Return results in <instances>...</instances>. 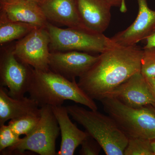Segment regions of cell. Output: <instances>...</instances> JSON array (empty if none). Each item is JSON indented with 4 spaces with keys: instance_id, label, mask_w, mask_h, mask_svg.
Wrapping results in <instances>:
<instances>
[{
    "instance_id": "603a6c76",
    "label": "cell",
    "mask_w": 155,
    "mask_h": 155,
    "mask_svg": "<svg viewBox=\"0 0 155 155\" xmlns=\"http://www.w3.org/2000/svg\"><path fill=\"white\" fill-rule=\"evenodd\" d=\"M111 7H117L119 8L122 13H126L127 11L126 0H104Z\"/></svg>"
},
{
    "instance_id": "7402d4cb",
    "label": "cell",
    "mask_w": 155,
    "mask_h": 155,
    "mask_svg": "<svg viewBox=\"0 0 155 155\" xmlns=\"http://www.w3.org/2000/svg\"><path fill=\"white\" fill-rule=\"evenodd\" d=\"M81 145L79 154L81 155H98L102 149L99 143L88 134Z\"/></svg>"
},
{
    "instance_id": "30bf717a",
    "label": "cell",
    "mask_w": 155,
    "mask_h": 155,
    "mask_svg": "<svg viewBox=\"0 0 155 155\" xmlns=\"http://www.w3.org/2000/svg\"><path fill=\"white\" fill-rule=\"evenodd\" d=\"M138 12L133 23L111 38L118 45L130 46L145 39L155 26V11L150 9L147 0H137Z\"/></svg>"
},
{
    "instance_id": "3957f363",
    "label": "cell",
    "mask_w": 155,
    "mask_h": 155,
    "mask_svg": "<svg viewBox=\"0 0 155 155\" xmlns=\"http://www.w3.org/2000/svg\"><path fill=\"white\" fill-rule=\"evenodd\" d=\"M66 107L69 116L99 143L106 155H124L128 137L110 116L76 105Z\"/></svg>"
},
{
    "instance_id": "9c48e42d",
    "label": "cell",
    "mask_w": 155,
    "mask_h": 155,
    "mask_svg": "<svg viewBox=\"0 0 155 155\" xmlns=\"http://www.w3.org/2000/svg\"><path fill=\"white\" fill-rule=\"evenodd\" d=\"M78 51H53L49 57V69L68 80H75L84 75L98 58Z\"/></svg>"
},
{
    "instance_id": "9a60e30c",
    "label": "cell",
    "mask_w": 155,
    "mask_h": 155,
    "mask_svg": "<svg viewBox=\"0 0 155 155\" xmlns=\"http://www.w3.org/2000/svg\"><path fill=\"white\" fill-rule=\"evenodd\" d=\"M58 121L61 133V141L59 155H72L76 148L81 145L88 133L81 130L72 123L69 117L67 107H51Z\"/></svg>"
},
{
    "instance_id": "52a82bcc",
    "label": "cell",
    "mask_w": 155,
    "mask_h": 155,
    "mask_svg": "<svg viewBox=\"0 0 155 155\" xmlns=\"http://www.w3.org/2000/svg\"><path fill=\"white\" fill-rule=\"evenodd\" d=\"M50 37L46 27H37L17 42L13 52L19 61L41 71L49 70Z\"/></svg>"
},
{
    "instance_id": "277c9868",
    "label": "cell",
    "mask_w": 155,
    "mask_h": 155,
    "mask_svg": "<svg viewBox=\"0 0 155 155\" xmlns=\"http://www.w3.org/2000/svg\"><path fill=\"white\" fill-rule=\"evenodd\" d=\"M100 101L104 110L114 119L128 138L155 140V106L149 105L140 108L130 107L110 97Z\"/></svg>"
},
{
    "instance_id": "5bb4252c",
    "label": "cell",
    "mask_w": 155,
    "mask_h": 155,
    "mask_svg": "<svg viewBox=\"0 0 155 155\" xmlns=\"http://www.w3.org/2000/svg\"><path fill=\"white\" fill-rule=\"evenodd\" d=\"M83 24L93 33L103 34L111 20L112 7L104 0H76Z\"/></svg>"
},
{
    "instance_id": "ba28073f",
    "label": "cell",
    "mask_w": 155,
    "mask_h": 155,
    "mask_svg": "<svg viewBox=\"0 0 155 155\" xmlns=\"http://www.w3.org/2000/svg\"><path fill=\"white\" fill-rule=\"evenodd\" d=\"M31 67L19 61L13 50L5 52L1 56V85L8 88V94L11 97L19 98L28 93L32 78Z\"/></svg>"
},
{
    "instance_id": "d6986e66",
    "label": "cell",
    "mask_w": 155,
    "mask_h": 155,
    "mask_svg": "<svg viewBox=\"0 0 155 155\" xmlns=\"http://www.w3.org/2000/svg\"><path fill=\"white\" fill-rule=\"evenodd\" d=\"M151 142L143 138H128L124 155H154Z\"/></svg>"
},
{
    "instance_id": "8fae6325",
    "label": "cell",
    "mask_w": 155,
    "mask_h": 155,
    "mask_svg": "<svg viewBox=\"0 0 155 155\" xmlns=\"http://www.w3.org/2000/svg\"><path fill=\"white\" fill-rule=\"evenodd\" d=\"M107 97L114 98L130 107L140 108L149 105L155 107V98L140 72L129 78Z\"/></svg>"
},
{
    "instance_id": "6da1fadb",
    "label": "cell",
    "mask_w": 155,
    "mask_h": 155,
    "mask_svg": "<svg viewBox=\"0 0 155 155\" xmlns=\"http://www.w3.org/2000/svg\"><path fill=\"white\" fill-rule=\"evenodd\" d=\"M143 49L117 45L100 54L88 71L79 78L78 86L89 97L101 101L129 78L140 72Z\"/></svg>"
},
{
    "instance_id": "8992f818",
    "label": "cell",
    "mask_w": 155,
    "mask_h": 155,
    "mask_svg": "<svg viewBox=\"0 0 155 155\" xmlns=\"http://www.w3.org/2000/svg\"><path fill=\"white\" fill-rule=\"evenodd\" d=\"M46 28L50 35V46L54 51H78L101 54L118 45L104 34L60 28L49 22Z\"/></svg>"
},
{
    "instance_id": "ac0fdd59",
    "label": "cell",
    "mask_w": 155,
    "mask_h": 155,
    "mask_svg": "<svg viewBox=\"0 0 155 155\" xmlns=\"http://www.w3.org/2000/svg\"><path fill=\"white\" fill-rule=\"evenodd\" d=\"M40 116L28 115L10 120L8 125L18 136L30 134L36 128Z\"/></svg>"
},
{
    "instance_id": "5b68a950",
    "label": "cell",
    "mask_w": 155,
    "mask_h": 155,
    "mask_svg": "<svg viewBox=\"0 0 155 155\" xmlns=\"http://www.w3.org/2000/svg\"><path fill=\"white\" fill-rule=\"evenodd\" d=\"M60 129L51 107H40V119L36 128L27 136L20 139L15 145L1 152V155L20 154L25 151L41 155H58L56 141Z\"/></svg>"
},
{
    "instance_id": "ffe728a7",
    "label": "cell",
    "mask_w": 155,
    "mask_h": 155,
    "mask_svg": "<svg viewBox=\"0 0 155 155\" xmlns=\"http://www.w3.org/2000/svg\"><path fill=\"white\" fill-rule=\"evenodd\" d=\"M140 72L145 78L155 77V47L143 48Z\"/></svg>"
},
{
    "instance_id": "e0dca14e",
    "label": "cell",
    "mask_w": 155,
    "mask_h": 155,
    "mask_svg": "<svg viewBox=\"0 0 155 155\" xmlns=\"http://www.w3.org/2000/svg\"><path fill=\"white\" fill-rule=\"evenodd\" d=\"M36 28L27 23L11 21L1 14L0 44L23 37Z\"/></svg>"
},
{
    "instance_id": "4fadbf2b",
    "label": "cell",
    "mask_w": 155,
    "mask_h": 155,
    "mask_svg": "<svg viewBox=\"0 0 155 155\" xmlns=\"http://www.w3.org/2000/svg\"><path fill=\"white\" fill-rule=\"evenodd\" d=\"M39 5L48 21L92 32L81 19L76 0H42Z\"/></svg>"
},
{
    "instance_id": "cb8c5ba5",
    "label": "cell",
    "mask_w": 155,
    "mask_h": 155,
    "mask_svg": "<svg viewBox=\"0 0 155 155\" xmlns=\"http://www.w3.org/2000/svg\"><path fill=\"white\" fill-rule=\"evenodd\" d=\"M143 41L145 45L143 48L155 47V26L149 36Z\"/></svg>"
},
{
    "instance_id": "d4e9b609",
    "label": "cell",
    "mask_w": 155,
    "mask_h": 155,
    "mask_svg": "<svg viewBox=\"0 0 155 155\" xmlns=\"http://www.w3.org/2000/svg\"><path fill=\"white\" fill-rule=\"evenodd\" d=\"M145 78L149 88L155 98V77Z\"/></svg>"
},
{
    "instance_id": "7c38bea8",
    "label": "cell",
    "mask_w": 155,
    "mask_h": 155,
    "mask_svg": "<svg viewBox=\"0 0 155 155\" xmlns=\"http://www.w3.org/2000/svg\"><path fill=\"white\" fill-rule=\"evenodd\" d=\"M1 14L7 19L46 27L47 19L38 4L28 0H1Z\"/></svg>"
},
{
    "instance_id": "484cf974",
    "label": "cell",
    "mask_w": 155,
    "mask_h": 155,
    "mask_svg": "<svg viewBox=\"0 0 155 155\" xmlns=\"http://www.w3.org/2000/svg\"><path fill=\"white\" fill-rule=\"evenodd\" d=\"M151 144L154 153V155H155V140L151 142Z\"/></svg>"
},
{
    "instance_id": "7a4b0ae2",
    "label": "cell",
    "mask_w": 155,
    "mask_h": 155,
    "mask_svg": "<svg viewBox=\"0 0 155 155\" xmlns=\"http://www.w3.org/2000/svg\"><path fill=\"white\" fill-rule=\"evenodd\" d=\"M28 93L40 107L62 106L65 101L69 100L90 110L98 109L94 100L82 91L75 79L68 80L50 69L44 71L33 68Z\"/></svg>"
},
{
    "instance_id": "4316f807",
    "label": "cell",
    "mask_w": 155,
    "mask_h": 155,
    "mask_svg": "<svg viewBox=\"0 0 155 155\" xmlns=\"http://www.w3.org/2000/svg\"><path fill=\"white\" fill-rule=\"evenodd\" d=\"M28 1H31V2H36L39 4L42 1V0H28Z\"/></svg>"
},
{
    "instance_id": "2e32d148",
    "label": "cell",
    "mask_w": 155,
    "mask_h": 155,
    "mask_svg": "<svg viewBox=\"0 0 155 155\" xmlns=\"http://www.w3.org/2000/svg\"><path fill=\"white\" fill-rule=\"evenodd\" d=\"M40 116V107L31 98L23 97H11L4 87H0V125L8 120L22 116Z\"/></svg>"
},
{
    "instance_id": "44dd1931",
    "label": "cell",
    "mask_w": 155,
    "mask_h": 155,
    "mask_svg": "<svg viewBox=\"0 0 155 155\" xmlns=\"http://www.w3.org/2000/svg\"><path fill=\"white\" fill-rule=\"evenodd\" d=\"M20 139L8 125H0V152L17 144Z\"/></svg>"
}]
</instances>
